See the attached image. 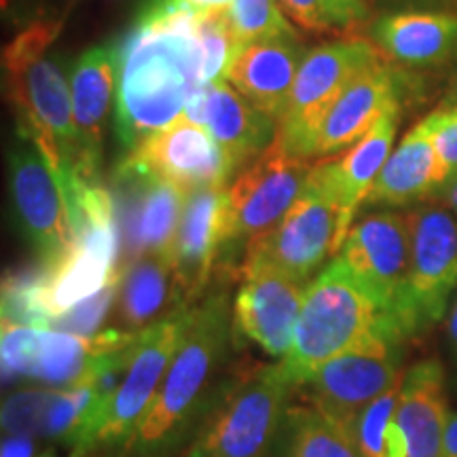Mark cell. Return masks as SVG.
<instances>
[{"label": "cell", "instance_id": "obj_18", "mask_svg": "<svg viewBox=\"0 0 457 457\" xmlns=\"http://www.w3.org/2000/svg\"><path fill=\"white\" fill-rule=\"evenodd\" d=\"M125 157H131L187 193L225 188L233 176L212 134L185 117L153 134L136 151L125 153Z\"/></svg>", "mask_w": 457, "mask_h": 457}, {"label": "cell", "instance_id": "obj_30", "mask_svg": "<svg viewBox=\"0 0 457 457\" xmlns=\"http://www.w3.org/2000/svg\"><path fill=\"white\" fill-rule=\"evenodd\" d=\"M45 273L47 267L38 262L30 270L7 273L3 279V320L24 327L51 328L54 318L45 303Z\"/></svg>", "mask_w": 457, "mask_h": 457}, {"label": "cell", "instance_id": "obj_2", "mask_svg": "<svg viewBox=\"0 0 457 457\" xmlns=\"http://www.w3.org/2000/svg\"><path fill=\"white\" fill-rule=\"evenodd\" d=\"M233 341V303L227 279H220L193 310L155 403L123 457H176L185 451L231 369Z\"/></svg>", "mask_w": 457, "mask_h": 457}, {"label": "cell", "instance_id": "obj_4", "mask_svg": "<svg viewBox=\"0 0 457 457\" xmlns=\"http://www.w3.org/2000/svg\"><path fill=\"white\" fill-rule=\"evenodd\" d=\"M295 390L282 362L231 367L179 457H273Z\"/></svg>", "mask_w": 457, "mask_h": 457}, {"label": "cell", "instance_id": "obj_34", "mask_svg": "<svg viewBox=\"0 0 457 457\" xmlns=\"http://www.w3.org/2000/svg\"><path fill=\"white\" fill-rule=\"evenodd\" d=\"M199 41L204 49V83L219 81L237 51L227 13L199 15Z\"/></svg>", "mask_w": 457, "mask_h": 457}, {"label": "cell", "instance_id": "obj_5", "mask_svg": "<svg viewBox=\"0 0 457 457\" xmlns=\"http://www.w3.org/2000/svg\"><path fill=\"white\" fill-rule=\"evenodd\" d=\"M381 330L403 337L390 313L358 282L350 267L335 256L307 284L293 347L279 362L293 384L301 387L330 358Z\"/></svg>", "mask_w": 457, "mask_h": 457}, {"label": "cell", "instance_id": "obj_38", "mask_svg": "<svg viewBox=\"0 0 457 457\" xmlns=\"http://www.w3.org/2000/svg\"><path fill=\"white\" fill-rule=\"evenodd\" d=\"M45 449H38V438L24 434H4L0 457H41Z\"/></svg>", "mask_w": 457, "mask_h": 457}, {"label": "cell", "instance_id": "obj_11", "mask_svg": "<svg viewBox=\"0 0 457 457\" xmlns=\"http://www.w3.org/2000/svg\"><path fill=\"white\" fill-rule=\"evenodd\" d=\"M403 337L381 330L324 362L301 386L303 394L350 430L360 411L403 379Z\"/></svg>", "mask_w": 457, "mask_h": 457}, {"label": "cell", "instance_id": "obj_16", "mask_svg": "<svg viewBox=\"0 0 457 457\" xmlns=\"http://www.w3.org/2000/svg\"><path fill=\"white\" fill-rule=\"evenodd\" d=\"M305 288L307 284L267 262H244L233 299L236 339H248L267 356L284 360L293 347Z\"/></svg>", "mask_w": 457, "mask_h": 457}, {"label": "cell", "instance_id": "obj_36", "mask_svg": "<svg viewBox=\"0 0 457 457\" xmlns=\"http://www.w3.org/2000/svg\"><path fill=\"white\" fill-rule=\"evenodd\" d=\"M436 146L445 170V187L457 180V106L438 111Z\"/></svg>", "mask_w": 457, "mask_h": 457}, {"label": "cell", "instance_id": "obj_42", "mask_svg": "<svg viewBox=\"0 0 457 457\" xmlns=\"http://www.w3.org/2000/svg\"><path fill=\"white\" fill-rule=\"evenodd\" d=\"M443 191H445V197H447V204H449L451 212L457 216V180L451 182L449 187H445Z\"/></svg>", "mask_w": 457, "mask_h": 457}, {"label": "cell", "instance_id": "obj_10", "mask_svg": "<svg viewBox=\"0 0 457 457\" xmlns=\"http://www.w3.org/2000/svg\"><path fill=\"white\" fill-rule=\"evenodd\" d=\"M379 60V49L367 38H339L307 51L278 119L276 138L293 155L310 159L313 134L330 104L360 72Z\"/></svg>", "mask_w": 457, "mask_h": 457}, {"label": "cell", "instance_id": "obj_3", "mask_svg": "<svg viewBox=\"0 0 457 457\" xmlns=\"http://www.w3.org/2000/svg\"><path fill=\"white\" fill-rule=\"evenodd\" d=\"M60 32V20H34L3 55L9 98L17 112V134L41 148L57 176L81 165L71 79L60 57L51 54Z\"/></svg>", "mask_w": 457, "mask_h": 457}, {"label": "cell", "instance_id": "obj_1", "mask_svg": "<svg viewBox=\"0 0 457 457\" xmlns=\"http://www.w3.org/2000/svg\"><path fill=\"white\" fill-rule=\"evenodd\" d=\"M204 85L199 13L185 0H148L117 49V138L136 151L185 112Z\"/></svg>", "mask_w": 457, "mask_h": 457}, {"label": "cell", "instance_id": "obj_22", "mask_svg": "<svg viewBox=\"0 0 457 457\" xmlns=\"http://www.w3.org/2000/svg\"><path fill=\"white\" fill-rule=\"evenodd\" d=\"M180 307H185V296L171 256L148 254L131 261L123 270L104 328L142 335Z\"/></svg>", "mask_w": 457, "mask_h": 457}, {"label": "cell", "instance_id": "obj_27", "mask_svg": "<svg viewBox=\"0 0 457 457\" xmlns=\"http://www.w3.org/2000/svg\"><path fill=\"white\" fill-rule=\"evenodd\" d=\"M205 129L212 134L236 174L273 145L278 121L250 104L225 79H219Z\"/></svg>", "mask_w": 457, "mask_h": 457}, {"label": "cell", "instance_id": "obj_39", "mask_svg": "<svg viewBox=\"0 0 457 457\" xmlns=\"http://www.w3.org/2000/svg\"><path fill=\"white\" fill-rule=\"evenodd\" d=\"M191 9H195L199 15H212V13H227L236 0H185Z\"/></svg>", "mask_w": 457, "mask_h": 457}, {"label": "cell", "instance_id": "obj_20", "mask_svg": "<svg viewBox=\"0 0 457 457\" xmlns=\"http://www.w3.org/2000/svg\"><path fill=\"white\" fill-rule=\"evenodd\" d=\"M117 85V49L91 47L74 60L71 68L72 114L81 146L79 170L60 176H74L81 180H102V146Z\"/></svg>", "mask_w": 457, "mask_h": 457}, {"label": "cell", "instance_id": "obj_21", "mask_svg": "<svg viewBox=\"0 0 457 457\" xmlns=\"http://www.w3.org/2000/svg\"><path fill=\"white\" fill-rule=\"evenodd\" d=\"M438 111L428 114L400 140L396 151L387 157L373 191L367 197L370 208H400L424 202L445 188V170L436 146Z\"/></svg>", "mask_w": 457, "mask_h": 457}, {"label": "cell", "instance_id": "obj_43", "mask_svg": "<svg viewBox=\"0 0 457 457\" xmlns=\"http://www.w3.org/2000/svg\"><path fill=\"white\" fill-rule=\"evenodd\" d=\"M41 457H57V455H55V451H54V449H45Z\"/></svg>", "mask_w": 457, "mask_h": 457}, {"label": "cell", "instance_id": "obj_25", "mask_svg": "<svg viewBox=\"0 0 457 457\" xmlns=\"http://www.w3.org/2000/svg\"><path fill=\"white\" fill-rule=\"evenodd\" d=\"M398 119L400 108H394L356 145L343 151L341 155L318 162L324 180L341 210V244L356 220L360 208L367 204V197L373 191L375 180L379 179L387 157L392 155Z\"/></svg>", "mask_w": 457, "mask_h": 457}, {"label": "cell", "instance_id": "obj_13", "mask_svg": "<svg viewBox=\"0 0 457 457\" xmlns=\"http://www.w3.org/2000/svg\"><path fill=\"white\" fill-rule=\"evenodd\" d=\"M140 335L104 328L96 337H81L55 328L4 322L0 330L4 381L32 379L49 387H64L81 379L102 353L123 350Z\"/></svg>", "mask_w": 457, "mask_h": 457}, {"label": "cell", "instance_id": "obj_31", "mask_svg": "<svg viewBox=\"0 0 457 457\" xmlns=\"http://www.w3.org/2000/svg\"><path fill=\"white\" fill-rule=\"evenodd\" d=\"M279 7L301 30L313 34L356 30L369 17L364 0H279Z\"/></svg>", "mask_w": 457, "mask_h": 457}, {"label": "cell", "instance_id": "obj_28", "mask_svg": "<svg viewBox=\"0 0 457 457\" xmlns=\"http://www.w3.org/2000/svg\"><path fill=\"white\" fill-rule=\"evenodd\" d=\"M273 457H360L350 430L310 400L286 407Z\"/></svg>", "mask_w": 457, "mask_h": 457}, {"label": "cell", "instance_id": "obj_41", "mask_svg": "<svg viewBox=\"0 0 457 457\" xmlns=\"http://www.w3.org/2000/svg\"><path fill=\"white\" fill-rule=\"evenodd\" d=\"M443 457H457V413H451L447 432H445Z\"/></svg>", "mask_w": 457, "mask_h": 457}, {"label": "cell", "instance_id": "obj_33", "mask_svg": "<svg viewBox=\"0 0 457 457\" xmlns=\"http://www.w3.org/2000/svg\"><path fill=\"white\" fill-rule=\"evenodd\" d=\"M55 387H21L3 400V432L45 441Z\"/></svg>", "mask_w": 457, "mask_h": 457}, {"label": "cell", "instance_id": "obj_9", "mask_svg": "<svg viewBox=\"0 0 457 457\" xmlns=\"http://www.w3.org/2000/svg\"><path fill=\"white\" fill-rule=\"evenodd\" d=\"M339 248L341 210L316 162L296 202L265 237L250 245L244 262H267L286 276L310 284Z\"/></svg>", "mask_w": 457, "mask_h": 457}, {"label": "cell", "instance_id": "obj_44", "mask_svg": "<svg viewBox=\"0 0 457 457\" xmlns=\"http://www.w3.org/2000/svg\"><path fill=\"white\" fill-rule=\"evenodd\" d=\"M441 3H457V0H441Z\"/></svg>", "mask_w": 457, "mask_h": 457}, {"label": "cell", "instance_id": "obj_8", "mask_svg": "<svg viewBox=\"0 0 457 457\" xmlns=\"http://www.w3.org/2000/svg\"><path fill=\"white\" fill-rule=\"evenodd\" d=\"M409 279L396 313L404 339L443 322L457 290V216L428 202L409 212Z\"/></svg>", "mask_w": 457, "mask_h": 457}, {"label": "cell", "instance_id": "obj_32", "mask_svg": "<svg viewBox=\"0 0 457 457\" xmlns=\"http://www.w3.org/2000/svg\"><path fill=\"white\" fill-rule=\"evenodd\" d=\"M227 20L237 49L253 43L296 38L295 28L286 20L278 0H236L227 11Z\"/></svg>", "mask_w": 457, "mask_h": 457}, {"label": "cell", "instance_id": "obj_12", "mask_svg": "<svg viewBox=\"0 0 457 457\" xmlns=\"http://www.w3.org/2000/svg\"><path fill=\"white\" fill-rule=\"evenodd\" d=\"M111 191L121 236V271L142 256H171L188 193L131 157L117 165Z\"/></svg>", "mask_w": 457, "mask_h": 457}, {"label": "cell", "instance_id": "obj_19", "mask_svg": "<svg viewBox=\"0 0 457 457\" xmlns=\"http://www.w3.org/2000/svg\"><path fill=\"white\" fill-rule=\"evenodd\" d=\"M225 248V188H202L188 193L176 233L171 261L185 296L195 307L210 290Z\"/></svg>", "mask_w": 457, "mask_h": 457}, {"label": "cell", "instance_id": "obj_29", "mask_svg": "<svg viewBox=\"0 0 457 457\" xmlns=\"http://www.w3.org/2000/svg\"><path fill=\"white\" fill-rule=\"evenodd\" d=\"M400 386L403 379L360 411L352 421L350 434L360 457H409L407 441L398 424Z\"/></svg>", "mask_w": 457, "mask_h": 457}, {"label": "cell", "instance_id": "obj_40", "mask_svg": "<svg viewBox=\"0 0 457 457\" xmlns=\"http://www.w3.org/2000/svg\"><path fill=\"white\" fill-rule=\"evenodd\" d=\"M447 343H449L451 358H453V362L457 367V296H455V301L451 303V312L447 318Z\"/></svg>", "mask_w": 457, "mask_h": 457}, {"label": "cell", "instance_id": "obj_23", "mask_svg": "<svg viewBox=\"0 0 457 457\" xmlns=\"http://www.w3.org/2000/svg\"><path fill=\"white\" fill-rule=\"evenodd\" d=\"M305 55L299 37L245 45L231 57L222 79L278 121Z\"/></svg>", "mask_w": 457, "mask_h": 457}, {"label": "cell", "instance_id": "obj_24", "mask_svg": "<svg viewBox=\"0 0 457 457\" xmlns=\"http://www.w3.org/2000/svg\"><path fill=\"white\" fill-rule=\"evenodd\" d=\"M370 41L392 64L443 66L457 57V13L398 11L381 15L370 26Z\"/></svg>", "mask_w": 457, "mask_h": 457}, {"label": "cell", "instance_id": "obj_15", "mask_svg": "<svg viewBox=\"0 0 457 457\" xmlns=\"http://www.w3.org/2000/svg\"><path fill=\"white\" fill-rule=\"evenodd\" d=\"M337 256L390 313L396 327V313L407 288L411 265L409 214L381 210L353 220Z\"/></svg>", "mask_w": 457, "mask_h": 457}, {"label": "cell", "instance_id": "obj_7", "mask_svg": "<svg viewBox=\"0 0 457 457\" xmlns=\"http://www.w3.org/2000/svg\"><path fill=\"white\" fill-rule=\"evenodd\" d=\"M195 307H180L136 341L121 384L108 400L98 428L71 457H123L155 403Z\"/></svg>", "mask_w": 457, "mask_h": 457}, {"label": "cell", "instance_id": "obj_14", "mask_svg": "<svg viewBox=\"0 0 457 457\" xmlns=\"http://www.w3.org/2000/svg\"><path fill=\"white\" fill-rule=\"evenodd\" d=\"M9 191L17 225L38 261L51 267L72 244L71 216L55 170L41 148L24 136L11 151Z\"/></svg>", "mask_w": 457, "mask_h": 457}, {"label": "cell", "instance_id": "obj_26", "mask_svg": "<svg viewBox=\"0 0 457 457\" xmlns=\"http://www.w3.org/2000/svg\"><path fill=\"white\" fill-rule=\"evenodd\" d=\"M449 417L443 362L436 358L420 360L404 373L398 400V424L409 457H443Z\"/></svg>", "mask_w": 457, "mask_h": 457}, {"label": "cell", "instance_id": "obj_6", "mask_svg": "<svg viewBox=\"0 0 457 457\" xmlns=\"http://www.w3.org/2000/svg\"><path fill=\"white\" fill-rule=\"evenodd\" d=\"M278 138L270 148L239 170L225 188V248L219 273H237L253 244L265 237L301 195L313 168Z\"/></svg>", "mask_w": 457, "mask_h": 457}, {"label": "cell", "instance_id": "obj_17", "mask_svg": "<svg viewBox=\"0 0 457 457\" xmlns=\"http://www.w3.org/2000/svg\"><path fill=\"white\" fill-rule=\"evenodd\" d=\"M409 85V74L381 60L360 72L320 121L310 146L312 162L341 155L362 140L381 117L400 108Z\"/></svg>", "mask_w": 457, "mask_h": 457}, {"label": "cell", "instance_id": "obj_37", "mask_svg": "<svg viewBox=\"0 0 457 457\" xmlns=\"http://www.w3.org/2000/svg\"><path fill=\"white\" fill-rule=\"evenodd\" d=\"M214 87H216V81L214 83H204L202 87L193 91L191 98L187 100L185 119H188L191 123L202 125V128L208 125V114H210V106H212Z\"/></svg>", "mask_w": 457, "mask_h": 457}, {"label": "cell", "instance_id": "obj_35", "mask_svg": "<svg viewBox=\"0 0 457 457\" xmlns=\"http://www.w3.org/2000/svg\"><path fill=\"white\" fill-rule=\"evenodd\" d=\"M117 288L119 282H114L108 286V288L102 290V293L91 296V299L74 305L72 310L62 313V316L55 320L54 328L81 337H96L102 333L108 318H111L114 299H117Z\"/></svg>", "mask_w": 457, "mask_h": 457}]
</instances>
